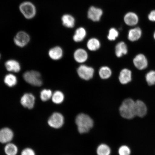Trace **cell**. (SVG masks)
I'll use <instances>...</instances> for the list:
<instances>
[{
	"label": "cell",
	"mask_w": 155,
	"mask_h": 155,
	"mask_svg": "<svg viewBox=\"0 0 155 155\" xmlns=\"http://www.w3.org/2000/svg\"><path fill=\"white\" fill-rule=\"evenodd\" d=\"M75 123L79 132L81 134L86 133L94 126V123L92 118L86 114H78L75 119Z\"/></svg>",
	"instance_id": "6da1fadb"
},
{
	"label": "cell",
	"mask_w": 155,
	"mask_h": 155,
	"mask_svg": "<svg viewBox=\"0 0 155 155\" xmlns=\"http://www.w3.org/2000/svg\"><path fill=\"white\" fill-rule=\"evenodd\" d=\"M135 102L131 98H127L124 100L119 108L121 116L124 119H133L135 116Z\"/></svg>",
	"instance_id": "7a4b0ae2"
},
{
	"label": "cell",
	"mask_w": 155,
	"mask_h": 155,
	"mask_svg": "<svg viewBox=\"0 0 155 155\" xmlns=\"http://www.w3.org/2000/svg\"><path fill=\"white\" fill-rule=\"evenodd\" d=\"M23 78L27 83L32 86H40L42 84L41 75L38 71H26L23 75Z\"/></svg>",
	"instance_id": "3957f363"
},
{
	"label": "cell",
	"mask_w": 155,
	"mask_h": 155,
	"mask_svg": "<svg viewBox=\"0 0 155 155\" xmlns=\"http://www.w3.org/2000/svg\"><path fill=\"white\" fill-rule=\"evenodd\" d=\"M21 12L27 19L33 18L36 15V10L34 5L30 2H25L19 5Z\"/></svg>",
	"instance_id": "277c9868"
},
{
	"label": "cell",
	"mask_w": 155,
	"mask_h": 155,
	"mask_svg": "<svg viewBox=\"0 0 155 155\" xmlns=\"http://www.w3.org/2000/svg\"><path fill=\"white\" fill-rule=\"evenodd\" d=\"M64 120V116L59 112H54L48 119V121L50 127L54 129H59L62 127Z\"/></svg>",
	"instance_id": "5b68a950"
},
{
	"label": "cell",
	"mask_w": 155,
	"mask_h": 155,
	"mask_svg": "<svg viewBox=\"0 0 155 155\" xmlns=\"http://www.w3.org/2000/svg\"><path fill=\"white\" fill-rule=\"evenodd\" d=\"M77 73L81 78L85 80H89L93 77L94 70L92 67L83 65L79 67Z\"/></svg>",
	"instance_id": "8992f818"
},
{
	"label": "cell",
	"mask_w": 155,
	"mask_h": 155,
	"mask_svg": "<svg viewBox=\"0 0 155 155\" xmlns=\"http://www.w3.org/2000/svg\"><path fill=\"white\" fill-rule=\"evenodd\" d=\"M30 41V36L28 33L24 31H20L17 33L14 39L15 44L21 48L26 46Z\"/></svg>",
	"instance_id": "52a82bcc"
},
{
	"label": "cell",
	"mask_w": 155,
	"mask_h": 155,
	"mask_svg": "<svg viewBox=\"0 0 155 155\" xmlns=\"http://www.w3.org/2000/svg\"><path fill=\"white\" fill-rule=\"evenodd\" d=\"M14 137V133L8 127L3 128L0 130V143L7 144L11 142Z\"/></svg>",
	"instance_id": "ba28073f"
},
{
	"label": "cell",
	"mask_w": 155,
	"mask_h": 155,
	"mask_svg": "<svg viewBox=\"0 0 155 155\" xmlns=\"http://www.w3.org/2000/svg\"><path fill=\"white\" fill-rule=\"evenodd\" d=\"M35 98L30 93H26L22 96L21 99V103L23 106L29 109L33 108L35 104Z\"/></svg>",
	"instance_id": "9c48e42d"
},
{
	"label": "cell",
	"mask_w": 155,
	"mask_h": 155,
	"mask_svg": "<svg viewBox=\"0 0 155 155\" xmlns=\"http://www.w3.org/2000/svg\"><path fill=\"white\" fill-rule=\"evenodd\" d=\"M103 15L101 9L92 6L90 7L88 12V18L94 22L100 21Z\"/></svg>",
	"instance_id": "30bf717a"
},
{
	"label": "cell",
	"mask_w": 155,
	"mask_h": 155,
	"mask_svg": "<svg viewBox=\"0 0 155 155\" xmlns=\"http://www.w3.org/2000/svg\"><path fill=\"white\" fill-rule=\"evenodd\" d=\"M135 67L139 70L144 69L148 66V61L145 56L142 54H139L136 56L133 60Z\"/></svg>",
	"instance_id": "8fae6325"
},
{
	"label": "cell",
	"mask_w": 155,
	"mask_h": 155,
	"mask_svg": "<svg viewBox=\"0 0 155 155\" xmlns=\"http://www.w3.org/2000/svg\"><path fill=\"white\" fill-rule=\"evenodd\" d=\"M135 116L140 117H143L147 115V107L141 101L137 100L135 102Z\"/></svg>",
	"instance_id": "7c38bea8"
},
{
	"label": "cell",
	"mask_w": 155,
	"mask_h": 155,
	"mask_svg": "<svg viewBox=\"0 0 155 155\" xmlns=\"http://www.w3.org/2000/svg\"><path fill=\"white\" fill-rule=\"evenodd\" d=\"M125 24L129 26H134L137 24L139 21L138 16L135 13L129 12L126 14L124 17Z\"/></svg>",
	"instance_id": "4fadbf2b"
},
{
	"label": "cell",
	"mask_w": 155,
	"mask_h": 155,
	"mask_svg": "<svg viewBox=\"0 0 155 155\" xmlns=\"http://www.w3.org/2000/svg\"><path fill=\"white\" fill-rule=\"evenodd\" d=\"M5 67L8 71L18 73L21 70L20 64L15 60H9L6 62Z\"/></svg>",
	"instance_id": "5bb4252c"
},
{
	"label": "cell",
	"mask_w": 155,
	"mask_h": 155,
	"mask_svg": "<svg viewBox=\"0 0 155 155\" xmlns=\"http://www.w3.org/2000/svg\"><path fill=\"white\" fill-rule=\"evenodd\" d=\"M74 57L77 62L83 63L87 61L88 58V54L86 50L82 48H79L75 51Z\"/></svg>",
	"instance_id": "9a60e30c"
},
{
	"label": "cell",
	"mask_w": 155,
	"mask_h": 155,
	"mask_svg": "<svg viewBox=\"0 0 155 155\" xmlns=\"http://www.w3.org/2000/svg\"><path fill=\"white\" fill-rule=\"evenodd\" d=\"M131 72L127 69L122 70L119 77V80L121 84H125L130 82L131 81Z\"/></svg>",
	"instance_id": "2e32d148"
},
{
	"label": "cell",
	"mask_w": 155,
	"mask_h": 155,
	"mask_svg": "<svg viewBox=\"0 0 155 155\" xmlns=\"http://www.w3.org/2000/svg\"><path fill=\"white\" fill-rule=\"evenodd\" d=\"M48 55L51 59L58 60L61 59L63 55V51L62 48L59 46L52 48L48 52Z\"/></svg>",
	"instance_id": "e0dca14e"
},
{
	"label": "cell",
	"mask_w": 155,
	"mask_h": 155,
	"mask_svg": "<svg viewBox=\"0 0 155 155\" xmlns=\"http://www.w3.org/2000/svg\"><path fill=\"white\" fill-rule=\"evenodd\" d=\"M142 31L139 28H136L129 31L128 34V38L131 41H135L138 40L141 38Z\"/></svg>",
	"instance_id": "ac0fdd59"
},
{
	"label": "cell",
	"mask_w": 155,
	"mask_h": 155,
	"mask_svg": "<svg viewBox=\"0 0 155 155\" xmlns=\"http://www.w3.org/2000/svg\"><path fill=\"white\" fill-rule=\"evenodd\" d=\"M64 26L68 28H72L75 24V19L72 15L69 14L64 15L61 18Z\"/></svg>",
	"instance_id": "d6986e66"
},
{
	"label": "cell",
	"mask_w": 155,
	"mask_h": 155,
	"mask_svg": "<svg viewBox=\"0 0 155 155\" xmlns=\"http://www.w3.org/2000/svg\"><path fill=\"white\" fill-rule=\"evenodd\" d=\"M127 53V45L124 42L118 43L115 47V54L117 57H121L124 55H126Z\"/></svg>",
	"instance_id": "ffe728a7"
},
{
	"label": "cell",
	"mask_w": 155,
	"mask_h": 155,
	"mask_svg": "<svg viewBox=\"0 0 155 155\" xmlns=\"http://www.w3.org/2000/svg\"><path fill=\"white\" fill-rule=\"evenodd\" d=\"M86 30L84 28L81 27L77 28L74 35L73 40L76 42L82 41L86 37Z\"/></svg>",
	"instance_id": "44dd1931"
},
{
	"label": "cell",
	"mask_w": 155,
	"mask_h": 155,
	"mask_svg": "<svg viewBox=\"0 0 155 155\" xmlns=\"http://www.w3.org/2000/svg\"><path fill=\"white\" fill-rule=\"evenodd\" d=\"M4 150L7 155H16L18 152V149L16 145L11 142L6 145Z\"/></svg>",
	"instance_id": "7402d4cb"
},
{
	"label": "cell",
	"mask_w": 155,
	"mask_h": 155,
	"mask_svg": "<svg viewBox=\"0 0 155 155\" xmlns=\"http://www.w3.org/2000/svg\"><path fill=\"white\" fill-rule=\"evenodd\" d=\"M100 42L97 39L94 38H91L87 43V47L89 50L92 51H96L100 48Z\"/></svg>",
	"instance_id": "603a6c76"
},
{
	"label": "cell",
	"mask_w": 155,
	"mask_h": 155,
	"mask_svg": "<svg viewBox=\"0 0 155 155\" xmlns=\"http://www.w3.org/2000/svg\"><path fill=\"white\" fill-rule=\"evenodd\" d=\"M4 82L8 86L13 87L17 84V79L15 75L9 74L5 75L4 79Z\"/></svg>",
	"instance_id": "cb8c5ba5"
},
{
	"label": "cell",
	"mask_w": 155,
	"mask_h": 155,
	"mask_svg": "<svg viewBox=\"0 0 155 155\" xmlns=\"http://www.w3.org/2000/svg\"><path fill=\"white\" fill-rule=\"evenodd\" d=\"M111 150L110 147L104 144H100L97 150V155H110Z\"/></svg>",
	"instance_id": "d4e9b609"
},
{
	"label": "cell",
	"mask_w": 155,
	"mask_h": 155,
	"mask_svg": "<svg viewBox=\"0 0 155 155\" xmlns=\"http://www.w3.org/2000/svg\"><path fill=\"white\" fill-rule=\"evenodd\" d=\"M64 96L62 92L60 91H56L52 96V101L54 104H61L64 101Z\"/></svg>",
	"instance_id": "484cf974"
},
{
	"label": "cell",
	"mask_w": 155,
	"mask_h": 155,
	"mask_svg": "<svg viewBox=\"0 0 155 155\" xmlns=\"http://www.w3.org/2000/svg\"><path fill=\"white\" fill-rule=\"evenodd\" d=\"M101 78L103 79H107L111 76V70L107 67H103L101 68L99 72Z\"/></svg>",
	"instance_id": "4316f807"
},
{
	"label": "cell",
	"mask_w": 155,
	"mask_h": 155,
	"mask_svg": "<svg viewBox=\"0 0 155 155\" xmlns=\"http://www.w3.org/2000/svg\"><path fill=\"white\" fill-rule=\"evenodd\" d=\"M53 94L52 91L50 90L44 89L40 93V98L42 101L45 102L48 101L52 97Z\"/></svg>",
	"instance_id": "83f0119b"
},
{
	"label": "cell",
	"mask_w": 155,
	"mask_h": 155,
	"mask_svg": "<svg viewBox=\"0 0 155 155\" xmlns=\"http://www.w3.org/2000/svg\"><path fill=\"white\" fill-rule=\"evenodd\" d=\"M145 78L149 86H153L155 84V71H149L147 74Z\"/></svg>",
	"instance_id": "f1b7e54d"
},
{
	"label": "cell",
	"mask_w": 155,
	"mask_h": 155,
	"mask_svg": "<svg viewBox=\"0 0 155 155\" xmlns=\"http://www.w3.org/2000/svg\"><path fill=\"white\" fill-rule=\"evenodd\" d=\"M119 32L115 28H112L109 30L107 38L110 41L115 40L119 36Z\"/></svg>",
	"instance_id": "f546056e"
},
{
	"label": "cell",
	"mask_w": 155,
	"mask_h": 155,
	"mask_svg": "<svg viewBox=\"0 0 155 155\" xmlns=\"http://www.w3.org/2000/svg\"><path fill=\"white\" fill-rule=\"evenodd\" d=\"M118 153L119 155H130L131 151L128 146L123 145L120 147Z\"/></svg>",
	"instance_id": "4dcf8cb0"
},
{
	"label": "cell",
	"mask_w": 155,
	"mask_h": 155,
	"mask_svg": "<svg viewBox=\"0 0 155 155\" xmlns=\"http://www.w3.org/2000/svg\"><path fill=\"white\" fill-rule=\"evenodd\" d=\"M21 155H36L35 151L32 149L27 148L21 152Z\"/></svg>",
	"instance_id": "1f68e13d"
},
{
	"label": "cell",
	"mask_w": 155,
	"mask_h": 155,
	"mask_svg": "<svg viewBox=\"0 0 155 155\" xmlns=\"http://www.w3.org/2000/svg\"><path fill=\"white\" fill-rule=\"evenodd\" d=\"M148 18L150 21L155 22V10L151 11L148 15Z\"/></svg>",
	"instance_id": "d6a6232c"
},
{
	"label": "cell",
	"mask_w": 155,
	"mask_h": 155,
	"mask_svg": "<svg viewBox=\"0 0 155 155\" xmlns=\"http://www.w3.org/2000/svg\"><path fill=\"white\" fill-rule=\"evenodd\" d=\"M154 38L155 40V32H154Z\"/></svg>",
	"instance_id": "836d02e7"
},
{
	"label": "cell",
	"mask_w": 155,
	"mask_h": 155,
	"mask_svg": "<svg viewBox=\"0 0 155 155\" xmlns=\"http://www.w3.org/2000/svg\"><path fill=\"white\" fill-rule=\"evenodd\" d=\"M1 54H0V58H1Z\"/></svg>",
	"instance_id": "e575fe53"
}]
</instances>
